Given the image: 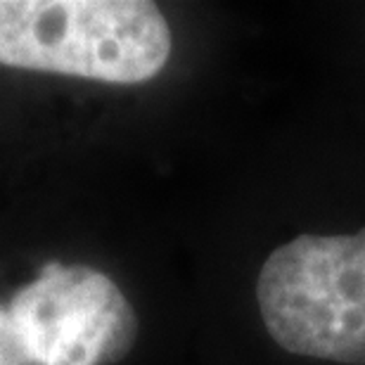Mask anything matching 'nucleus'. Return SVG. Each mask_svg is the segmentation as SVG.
<instances>
[{"instance_id": "1", "label": "nucleus", "mask_w": 365, "mask_h": 365, "mask_svg": "<svg viewBox=\"0 0 365 365\" xmlns=\"http://www.w3.org/2000/svg\"><path fill=\"white\" fill-rule=\"evenodd\" d=\"M171 29L145 0H0V64L105 83L164 69Z\"/></svg>"}, {"instance_id": "2", "label": "nucleus", "mask_w": 365, "mask_h": 365, "mask_svg": "<svg viewBox=\"0 0 365 365\" xmlns=\"http://www.w3.org/2000/svg\"><path fill=\"white\" fill-rule=\"evenodd\" d=\"M257 299L284 351L365 365V228L277 247L259 273Z\"/></svg>"}, {"instance_id": "3", "label": "nucleus", "mask_w": 365, "mask_h": 365, "mask_svg": "<svg viewBox=\"0 0 365 365\" xmlns=\"http://www.w3.org/2000/svg\"><path fill=\"white\" fill-rule=\"evenodd\" d=\"M10 316L34 365L119 363L138 337V318L126 297L88 266H43L12 299Z\"/></svg>"}, {"instance_id": "4", "label": "nucleus", "mask_w": 365, "mask_h": 365, "mask_svg": "<svg viewBox=\"0 0 365 365\" xmlns=\"http://www.w3.org/2000/svg\"><path fill=\"white\" fill-rule=\"evenodd\" d=\"M0 365H34L10 311L0 309Z\"/></svg>"}]
</instances>
